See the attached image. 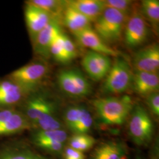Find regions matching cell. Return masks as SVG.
<instances>
[{"label": "cell", "mask_w": 159, "mask_h": 159, "mask_svg": "<svg viewBox=\"0 0 159 159\" xmlns=\"http://www.w3.org/2000/svg\"><path fill=\"white\" fill-rule=\"evenodd\" d=\"M33 143L35 146L46 152L58 155L63 154L64 148L66 146V144L64 143L54 142L37 140L34 141Z\"/></svg>", "instance_id": "29"}, {"label": "cell", "mask_w": 159, "mask_h": 159, "mask_svg": "<svg viewBox=\"0 0 159 159\" xmlns=\"http://www.w3.org/2000/svg\"><path fill=\"white\" fill-rule=\"evenodd\" d=\"M73 35L81 46L90 49L91 51L109 57H117L119 54L118 51L108 46L91 27L73 33Z\"/></svg>", "instance_id": "10"}, {"label": "cell", "mask_w": 159, "mask_h": 159, "mask_svg": "<svg viewBox=\"0 0 159 159\" xmlns=\"http://www.w3.org/2000/svg\"><path fill=\"white\" fill-rule=\"evenodd\" d=\"M129 117L127 131L132 142L138 146H148L153 139L154 126L146 108L134 105Z\"/></svg>", "instance_id": "2"}, {"label": "cell", "mask_w": 159, "mask_h": 159, "mask_svg": "<svg viewBox=\"0 0 159 159\" xmlns=\"http://www.w3.org/2000/svg\"><path fill=\"white\" fill-rule=\"evenodd\" d=\"M56 105L44 97L37 96L31 98L25 106V116L32 126L41 117L55 114Z\"/></svg>", "instance_id": "15"}, {"label": "cell", "mask_w": 159, "mask_h": 159, "mask_svg": "<svg viewBox=\"0 0 159 159\" xmlns=\"http://www.w3.org/2000/svg\"><path fill=\"white\" fill-rule=\"evenodd\" d=\"M128 151L121 142L109 140L100 144L93 151L90 159H127Z\"/></svg>", "instance_id": "16"}, {"label": "cell", "mask_w": 159, "mask_h": 159, "mask_svg": "<svg viewBox=\"0 0 159 159\" xmlns=\"http://www.w3.org/2000/svg\"><path fill=\"white\" fill-rule=\"evenodd\" d=\"M148 23L140 12L134 11L128 16L123 31L125 45L134 48L143 44L148 35Z\"/></svg>", "instance_id": "7"}, {"label": "cell", "mask_w": 159, "mask_h": 159, "mask_svg": "<svg viewBox=\"0 0 159 159\" xmlns=\"http://www.w3.org/2000/svg\"><path fill=\"white\" fill-rule=\"evenodd\" d=\"M159 140L157 139L153 144L151 151V159H159Z\"/></svg>", "instance_id": "36"}, {"label": "cell", "mask_w": 159, "mask_h": 159, "mask_svg": "<svg viewBox=\"0 0 159 159\" xmlns=\"http://www.w3.org/2000/svg\"><path fill=\"white\" fill-rule=\"evenodd\" d=\"M33 126L37 128L39 130H54L63 129L62 123L56 117L55 114L41 117Z\"/></svg>", "instance_id": "25"}, {"label": "cell", "mask_w": 159, "mask_h": 159, "mask_svg": "<svg viewBox=\"0 0 159 159\" xmlns=\"http://www.w3.org/2000/svg\"><path fill=\"white\" fill-rule=\"evenodd\" d=\"M66 2L67 6L73 8L94 23L106 8L104 0H71Z\"/></svg>", "instance_id": "17"}, {"label": "cell", "mask_w": 159, "mask_h": 159, "mask_svg": "<svg viewBox=\"0 0 159 159\" xmlns=\"http://www.w3.org/2000/svg\"><path fill=\"white\" fill-rule=\"evenodd\" d=\"M93 124V119L90 111L84 109L81 117L75 126L72 133L73 134H88Z\"/></svg>", "instance_id": "27"}, {"label": "cell", "mask_w": 159, "mask_h": 159, "mask_svg": "<svg viewBox=\"0 0 159 159\" xmlns=\"http://www.w3.org/2000/svg\"><path fill=\"white\" fill-rule=\"evenodd\" d=\"M81 64L91 79L100 81L106 77L112 66V62L108 56L89 51L83 58Z\"/></svg>", "instance_id": "8"}, {"label": "cell", "mask_w": 159, "mask_h": 159, "mask_svg": "<svg viewBox=\"0 0 159 159\" xmlns=\"http://www.w3.org/2000/svg\"><path fill=\"white\" fill-rule=\"evenodd\" d=\"M50 54L60 63H68L64 47V33H61L54 41L50 48Z\"/></svg>", "instance_id": "26"}, {"label": "cell", "mask_w": 159, "mask_h": 159, "mask_svg": "<svg viewBox=\"0 0 159 159\" xmlns=\"http://www.w3.org/2000/svg\"><path fill=\"white\" fill-rule=\"evenodd\" d=\"M133 71L129 63L122 58H117L112 64L102 84L105 93L119 94L127 91L131 85Z\"/></svg>", "instance_id": "4"}, {"label": "cell", "mask_w": 159, "mask_h": 159, "mask_svg": "<svg viewBox=\"0 0 159 159\" xmlns=\"http://www.w3.org/2000/svg\"><path fill=\"white\" fill-rule=\"evenodd\" d=\"M131 87L136 94L146 97L152 93L159 92V74L135 70L133 73Z\"/></svg>", "instance_id": "13"}, {"label": "cell", "mask_w": 159, "mask_h": 159, "mask_svg": "<svg viewBox=\"0 0 159 159\" xmlns=\"http://www.w3.org/2000/svg\"><path fill=\"white\" fill-rule=\"evenodd\" d=\"M57 83L60 89L66 94L71 97H83L91 93L90 82L76 69L61 71L57 76Z\"/></svg>", "instance_id": "5"}, {"label": "cell", "mask_w": 159, "mask_h": 159, "mask_svg": "<svg viewBox=\"0 0 159 159\" xmlns=\"http://www.w3.org/2000/svg\"><path fill=\"white\" fill-rule=\"evenodd\" d=\"M32 125L25 114L16 111L10 117L0 124V136L11 135L29 130Z\"/></svg>", "instance_id": "19"}, {"label": "cell", "mask_w": 159, "mask_h": 159, "mask_svg": "<svg viewBox=\"0 0 159 159\" xmlns=\"http://www.w3.org/2000/svg\"><path fill=\"white\" fill-rule=\"evenodd\" d=\"M43 140L62 143L66 144L68 140V134L63 129L54 130H38L33 135V141Z\"/></svg>", "instance_id": "23"}, {"label": "cell", "mask_w": 159, "mask_h": 159, "mask_svg": "<svg viewBox=\"0 0 159 159\" xmlns=\"http://www.w3.org/2000/svg\"><path fill=\"white\" fill-rule=\"evenodd\" d=\"M25 18L29 34L33 43L40 31L52 19L56 18L48 12L29 3L27 4L25 8Z\"/></svg>", "instance_id": "9"}, {"label": "cell", "mask_w": 159, "mask_h": 159, "mask_svg": "<svg viewBox=\"0 0 159 159\" xmlns=\"http://www.w3.org/2000/svg\"><path fill=\"white\" fill-rule=\"evenodd\" d=\"M92 104L102 123L109 125H120L129 119L134 106L130 97H108L96 98Z\"/></svg>", "instance_id": "1"}, {"label": "cell", "mask_w": 159, "mask_h": 159, "mask_svg": "<svg viewBox=\"0 0 159 159\" xmlns=\"http://www.w3.org/2000/svg\"><path fill=\"white\" fill-rule=\"evenodd\" d=\"M85 108L80 106H71L64 111L63 114L64 122L71 132L79 121Z\"/></svg>", "instance_id": "24"}, {"label": "cell", "mask_w": 159, "mask_h": 159, "mask_svg": "<svg viewBox=\"0 0 159 159\" xmlns=\"http://www.w3.org/2000/svg\"><path fill=\"white\" fill-rule=\"evenodd\" d=\"M135 159H143L142 158H141V157H137Z\"/></svg>", "instance_id": "37"}, {"label": "cell", "mask_w": 159, "mask_h": 159, "mask_svg": "<svg viewBox=\"0 0 159 159\" xmlns=\"http://www.w3.org/2000/svg\"><path fill=\"white\" fill-rule=\"evenodd\" d=\"M27 93L20 91L0 96V106H10L21 101L24 95Z\"/></svg>", "instance_id": "30"}, {"label": "cell", "mask_w": 159, "mask_h": 159, "mask_svg": "<svg viewBox=\"0 0 159 159\" xmlns=\"http://www.w3.org/2000/svg\"><path fill=\"white\" fill-rule=\"evenodd\" d=\"M104 2L106 8H112L128 16L133 4L130 0H104Z\"/></svg>", "instance_id": "28"}, {"label": "cell", "mask_w": 159, "mask_h": 159, "mask_svg": "<svg viewBox=\"0 0 159 159\" xmlns=\"http://www.w3.org/2000/svg\"><path fill=\"white\" fill-rule=\"evenodd\" d=\"M16 111L12 109H4L0 110V124L4 122L6 120L10 117Z\"/></svg>", "instance_id": "35"}, {"label": "cell", "mask_w": 159, "mask_h": 159, "mask_svg": "<svg viewBox=\"0 0 159 159\" xmlns=\"http://www.w3.org/2000/svg\"><path fill=\"white\" fill-rule=\"evenodd\" d=\"M0 159H50L28 144L13 143L0 146Z\"/></svg>", "instance_id": "14"}, {"label": "cell", "mask_w": 159, "mask_h": 159, "mask_svg": "<svg viewBox=\"0 0 159 159\" xmlns=\"http://www.w3.org/2000/svg\"><path fill=\"white\" fill-rule=\"evenodd\" d=\"M62 33L58 20L52 19L36 37L33 43L35 51L43 56H48L50 54V48L52 43Z\"/></svg>", "instance_id": "12"}, {"label": "cell", "mask_w": 159, "mask_h": 159, "mask_svg": "<svg viewBox=\"0 0 159 159\" xmlns=\"http://www.w3.org/2000/svg\"><path fill=\"white\" fill-rule=\"evenodd\" d=\"M146 102L151 113L156 117L159 116V93L155 92L146 97Z\"/></svg>", "instance_id": "33"}, {"label": "cell", "mask_w": 159, "mask_h": 159, "mask_svg": "<svg viewBox=\"0 0 159 159\" xmlns=\"http://www.w3.org/2000/svg\"><path fill=\"white\" fill-rule=\"evenodd\" d=\"M141 14L156 30H158L159 24V0H143L141 2Z\"/></svg>", "instance_id": "20"}, {"label": "cell", "mask_w": 159, "mask_h": 159, "mask_svg": "<svg viewBox=\"0 0 159 159\" xmlns=\"http://www.w3.org/2000/svg\"><path fill=\"white\" fill-rule=\"evenodd\" d=\"M61 16L64 24L73 34L91 27V21L80 12L67 6L66 2Z\"/></svg>", "instance_id": "18"}, {"label": "cell", "mask_w": 159, "mask_h": 159, "mask_svg": "<svg viewBox=\"0 0 159 159\" xmlns=\"http://www.w3.org/2000/svg\"><path fill=\"white\" fill-rule=\"evenodd\" d=\"M128 16L112 8H106L94 22V31L107 44L121 40Z\"/></svg>", "instance_id": "3"}, {"label": "cell", "mask_w": 159, "mask_h": 159, "mask_svg": "<svg viewBox=\"0 0 159 159\" xmlns=\"http://www.w3.org/2000/svg\"><path fill=\"white\" fill-rule=\"evenodd\" d=\"M96 143V139L88 134H74L68 139L69 147L83 153L93 148Z\"/></svg>", "instance_id": "21"}, {"label": "cell", "mask_w": 159, "mask_h": 159, "mask_svg": "<svg viewBox=\"0 0 159 159\" xmlns=\"http://www.w3.org/2000/svg\"><path fill=\"white\" fill-rule=\"evenodd\" d=\"M135 70L158 73L159 70V46L153 44L144 47L136 52L133 58Z\"/></svg>", "instance_id": "11"}, {"label": "cell", "mask_w": 159, "mask_h": 159, "mask_svg": "<svg viewBox=\"0 0 159 159\" xmlns=\"http://www.w3.org/2000/svg\"><path fill=\"white\" fill-rule=\"evenodd\" d=\"M27 3L48 12L56 18L59 16H61L66 6V1L57 0H31Z\"/></svg>", "instance_id": "22"}, {"label": "cell", "mask_w": 159, "mask_h": 159, "mask_svg": "<svg viewBox=\"0 0 159 159\" xmlns=\"http://www.w3.org/2000/svg\"><path fill=\"white\" fill-rule=\"evenodd\" d=\"M48 69L44 63H31L12 72L10 79L12 82L30 92L33 90L46 77Z\"/></svg>", "instance_id": "6"}, {"label": "cell", "mask_w": 159, "mask_h": 159, "mask_svg": "<svg viewBox=\"0 0 159 159\" xmlns=\"http://www.w3.org/2000/svg\"><path fill=\"white\" fill-rule=\"evenodd\" d=\"M64 47L68 62L73 60L77 56V50L73 41L64 34Z\"/></svg>", "instance_id": "32"}, {"label": "cell", "mask_w": 159, "mask_h": 159, "mask_svg": "<svg viewBox=\"0 0 159 159\" xmlns=\"http://www.w3.org/2000/svg\"><path fill=\"white\" fill-rule=\"evenodd\" d=\"M62 155L63 159H85V154L83 152L75 150L68 146H65Z\"/></svg>", "instance_id": "34"}, {"label": "cell", "mask_w": 159, "mask_h": 159, "mask_svg": "<svg viewBox=\"0 0 159 159\" xmlns=\"http://www.w3.org/2000/svg\"><path fill=\"white\" fill-rule=\"evenodd\" d=\"M20 91L29 93L12 81H6L0 83V96Z\"/></svg>", "instance_id": "31"}]
</instances>
